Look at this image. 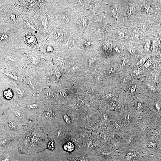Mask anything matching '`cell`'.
Masks as SVG:
<instances>
[{"instance_id": "obj_1", "label": "cell", "mask_w": 161, "mask_h": 161, "mask_svg": "<svg viewBox=\"0 0 161 161\" xmlns=\"http://www.w3.org/2000/svg\"><path fill=\"white\" fill-rule=\"evenodd\" d=\"M49 140L47 134L37 123L29 120L23 126L18 148L22 153L40 152L47 148Z\"/></svg>"}, {"instance_id": "obj_2", "label": "cell", "mask_w": 161, "mask_h": 161, "mask_svg": "<svg viewBox=\"0 0 161 161\" xmlns=\"http://www.w3.org/2000/svg\"><path fill=\"white\" fill-rule=\"evenodd\" d=\"M145 138L143 131L138 125L126 132L121 140L117 150L129 149L138 151L140 142Z\"/></svg>"}, {"instance_id": "obj_3", "label": "cell", "mask_w": 161, "mask_h": 161, "mask_svg": "<svg viewBox=\"0 0 161 161\" xmlns=\"http://www.w3.org/2000/svg\"><path fill=\"white\" fill-rule=\"evenodd\" d=\"M47 134L60 122V116L52 108L46 106L34 121Z\"/></svg>"}, {"instance_id": "obj_4", "label": "cell", "mask_w": 161, "mask_h": 161, "mask_svg": "<svg viewBox=\"0 0 161 161\" xmlns=\"http://www.w3.org/2000/svg\"><path fill=\"white\" fill-rule=\"evenodd\" d=\"M0 132L19 138L22 131L23 125L12 112L11 114L1 117Z\"/></svg>"}, {"instance_id": "obj_5", "label": "cell", "mask_w": 161, "mask_h": 161, "mask_svg": "<svg viewBox=\"0 0 161 161\" xmlns=\"http://www.w3.org/2000/svg\"><path fill=\"white\" fill-rule=\"evenodd\" d=\"M138 151L146 156L156 155L161 152V134H154L145 139L140 143Z\"/></svg>"}, {"instance_id": "obj_6", "label": "cell", "mask_w": 161, "mask_h": 161, "mask_svg": "<svg viewBox=\"0 0 161 161\" xmlns=\"http://www.w3.org/2000/svg\"><path fill=\"white\" fill-rule=\"evenodd\" d=\"M49 140L52 139L56 147L61 146L69 140H72L73 134L69 130L64 126L59 123L47 134Z\"/></svg>"}, {"instance_id": "obj_7", "label": "cell", "mask_w": 161, "mask_h": 161, "mask_svg": "<svg viewBox=\"0 0 161 161\" xmlns=\"http://www.w3.org/2000/svg\"><path fill=\"white\" fill-rule=\"evenodd\" d=\"M118 151L110 145L101 147L92 154V161H112Z\"/></svg>"}, {"instance_id": "obj_8", "label": "cell", "mask_w": 161, "mask_h": 161, "mask_svg": "<svg viewBox=\"0 0 161 161\" xmlns=\"http://www.w3.org/2000/svg\"><path fill=\"white\" fill-rule=\"evenodd\" d=\"M145 156L142 152L133 149H124L118 151L115 158L119 161H143Z\"/></svg>"}, {"instance_id": "obj_9", "label": "cell", "mask_w": 161, "mask_h": 161, "mask_svg": "<svg viewBox=\"0 0 161 161\" xmlns=\"http://www.w3.org/2000/svg\"><path fill=\"white\" fill-rule=\"evenodd\" d=\"M0 152L12 151L18 148L19 138L0 132Z\"/></svg>"}, {"instance_id": "obj_10", "label": "cell", "mask_w": 161, "mask_h": 161, "mask_svg": "<svg viewBox=\"0 0 161 161\" xmlns=\"http://www.w3.org/2000/svg\"><path fill=\"white\" fill-rule=\"evenodd\" d=\"M108 124V129L110 131H109L113 135L123 137L128 131L121 120H117Z\"/></svg>"}, {"instance_id": "obj_11", "label": "cell", "mask_w": 161, "mask_h": 161, "mask_svg": "<svg viewBox=\"0 0 161 161\" xmlns=\"http://www.w3.org/2000/svg\"><path fill=\"white\" fill-rule=\"evenodd\" d=\"M10 110L23 126L29 120L22 109L12 106Z\"/></svg>"}, {"instance_id": "obj_12", "label": "cell", "mask_w": 161, "mask_h": 161, "mask_svg": "<svg viewBox=\"0 0 161 161\" xmlns=\"http://www.w3.org/2000/svg\"><path fill=\"white\" fill-rule=\"evenodd\" d=\"M24 39L26 43L29 46H33L37 44L35 36L31 33L27 34L25 36Z\"/></svg>"}, {"instance_id": "obj_13", "label": "cell", "mask_w": 161, "mask_h": 161, "mask_svg": "<svg viewBox=\"0 0 161 161\" xmlns=\"http://www.w3.org/2000/svg\"><path fill=\"white\" fill-rule=\"evenodd\" d=\"M64 149L69 152H72L75 149V145L71 140H69L63 145Z\"/></svg>"}, {"instance_id": "obj_14", "label": "cell", "mask_w": 161, "mask_h": 161, "mask_svg": "<svg viewBox=\"0 0 161 161\" xmlns=\"http://www.w3.org/2000/svg\"><path fill=\"white\" fill-rule=\"evenodd\" d=\"M11 151L0 152V161H11L10 153Z\"/></svg>"}, {"instance_id": "obj_15", "label": "cell", "mask_w": 161, "mask_h": 161, "mask_svg": "<svg viewBox=\"0 0 161 161\" xmlns=\"http://www.w3.org/2000/svg\"><path fill=\"white\" fill-rule=\"evenodd\" d=\"M3 95L6 99H11L13 96V92L11 89H7L4 92Z\"/></svg>"}, {"instance_id": "obj_16", "label": "cell", "mask_w": 161, "mask_h": 161, "mask_svg": "<svg viewBox=\"0 0 161 161\" xmlns=\"http://www.w3.org/2000/svg\"><path fill=\"white\" fill-rule=\"evenodd\" d=\"M143 161H160V160L155 155L151 154L145 156Z\"/></svg>"}, {"instance_id": "obj_17", "label": "cell", "mask_w": 161, "mask_h": 161, "mask_svg": "<svg viewBox=\"0 0 161 161\" xmlns=\"http://www.w3.org/2000/svg\"><path fill=\"white\" fill-rule=\"evenodd\" d=\"M56 147V144L54 141L52 139L49 140L47 144V148L49 150L53 151Z\"/></svg>"}, {"instance_id": "obj_18", "label": "cell", "mask_w": 161, "mask_h": 161, "mask_svg": "<svg viewBox=\"0 0 161 161\" xmlns=\"http://www.w3.org/2000/svg\"><path fill=\"white\" fill-rule=\"evenodd\" d=\"M110 13L112 16L115 18H117V8L113 6L111 9Z\"/></svg>"}, {"instance_id": "obj_19", "label": "cell", "mask_w": 161, "mask_h": 161, "mask_svg": "<svg viewBox=\"0 0 161 161\" xmlns=\"http://www.w3.org/2000/svg\"><path fill=\"white\" fill-rule=\"evenodd\" d=\"M81 25L84 28L86 27L88 24V20L85 17H83L82 18L80 21Z\"/></svg>"}, {"instance_id": "obj_20", "label": "cell", "mask_w": 161, "mask_h": 161, "mask_svg": "<svg viewBox=\"0 0 161 161\" xmlns=\"http://www.w3.org/2000/svg\"><path fill=\"white\" fill-rule=\"evenodd\" d=\"M154 106L157 111L159 112L161 109V106L160 104L157 101H155L154 103Z\"/></svg>"}, {"instance_id": "obj_21", "label": "cell", "mask_w": 161, "mask_h": 161, "mask_svg": "<svg viewBox=\"0 0 161 161\" xmlns=\"http://www.w3.org/2000/svg\"><path fill=\"white\" fill-rule=\"evenodd\" d=\"M109 108L112 110L116 111H118V109L116 104L114 102H112L109 105Z\"/></svg>"}, {"instance_id": "obj_22", "label": "cell", "mask_w": 161, "mask_h": 161, "mask_svg": "<svg viewBox=\"0 0 161 161\" xmlns=\"http://www.w3.org/2000/svg\"><path fill=\"white\" fill-rule=\"evenodd\" d=\"M5 74L9 77L14 80H17L18 79V77L16 75L10 73H6Z\"/></svg>"}, {"instance_id": "obj_23", "label": "cell", "mask_w": 161, "mask_h": 161, "mask_svg": "<svg viewBox=\"0 0 161 161\" xmlns=\"http://www.w3.org/2000/svg\"><path fill=\"white\" fill-rule=\"evenodd\" d=\"M134 10L132 7H130L128 8L127 14L129 16H132L133 14Z\"/></svg>"}, {"instance_id": "obj_24", "label": "cell", "mask_w": 161, "mask_h": 161, "mask_svg": "<svg viewBox=\"0 0 161 161\" xmlns=\"http://www.w3.org/2000/svg\"><path fill=\"white\" fill-rule=\"evenodd\" d=\"M132 75L135 78H138L140 76V73L139 71L136 69L134 70L132 72Z\"/></svg>"}, {"instance_id": "obj_25", "label": "cell", "mask_w": 161, "mask_h": 161, "mask_svg": "<svg viewBox=\"0 0 161 161\" xmlns=\"http://www.w3.org/2000/svg\"><path fill=\"white\" fill-rule=\"evenodd\" d=\"M151 65V62L150 58L148 59L144 64V66L147 68Z\"/></svg>"}, {"instance_id": "obj_26", "label": "cell", "mask_w": 161, "mask_h": 161, "mask_svg": "<svg viewBox=\"0 0 161 161\" xmlns=\"http://www.w3.org/2000/svg\"><path fill=\"white\" fill-rule=\"evenodd\" d=\"M148 59V58H144L141 59L137 63V64L139 65H142Z\"/></svg>"}, {"instance_id": "obj_27", "label": "cell", "mask_w": 161, "mask_h": 161, "mask_svg": "<svg viewBox=\"0 0 161 161\" xmlns=\"http://www.w3.org/2000/svg\"><path fill=\"white\" fill-rule=\"evenodd\" d=\"M127 59L124 57L123 58L121 64V66L124 67L126 66L127 63Z\"/></svg>"}, {"instance_id": "obj_28", "label": "cell", "mask_w": 161, "mask_h": 161, "mask_svg": "<svg viewBox=\"0 0 161 161\" xmlns=\"http://www.w3.org/2000/svg\"><path fill=\"white\" fill-rule=\"evenodd\" d=\"M53 47L50 45H48L46 47V50L48 52H51L53 50Z\"/></svg>"}, {"instance_id": "obj_29", "label": "cell", "mask_w": 161, "mask_h": 161, "mask_svg": "<svg viewBox=\"0 0 161 161\" xmlns=\"http://www.w3.org/2000/svg\"><path fill=\"white\" fill-rule=\"evenodd\" d=\"M118 35L120 37L124 38H126L127 37L122 32H119L118 33Z\"/></svg>"}, {"instance_id": "obj_30", "label": "cell", "mask_w": 161, "mask_h": 161, "mask_svg": "<svg viewBox=\"0 0 161 161\" xmlns=\"http://www.w3.org/2000/svg\"><path fill=\"white\" fill-rule=\"evenodd\" d=\"M122 82L123 84H127L129 83V80L126 78H123L122 79Z\"/></svg>"}, {"instance_id": "obj_31", "label": "cell", "mask_w": 161, "mask_h": 161, "mask_svg": "<svg viewBox=\"0 0 161 161\" xmlns=\"http://www.w3.org/2000/svg\"><path fill=\"white\" fill-rule=\"evenodd\" d=\"M103 118L105 121H107L109 120V117L106 114H103Z\"/></svg>"}, {"instance_id": "obj_32", "label": "cell", "mask_w": 161, "mask_h": 161, "mask_svg": "<svg viewBox=\"0 0 161 161\" xmlns=\"http://www.w3.org/2000/svg\"><path fill=\"white\" fill-rule=\"evenodd\" d=\"M136 85L134 84L133 86H132L131 88V93H133L136 90Z\"/></svg>"}, {"instance_id": "obj_33", "label": "cell", "mask_w": 161, "mask_h": 161, "mask_svg": "<svg viewBox=\"0 0 161 161\" xmlns=\"http://www.w3.org/2000/svg\"><path fill=\"white\" fill-rule=\"evenodd\" d=\"M17 92L18 95L20 96L22 95L23 94V91L20 89L17 90Z\"/></svg>"}, {"instance_id": "obj_34", "label": "cell", "mask_w": 161, "mask_h": 161, "mask_svg": "<svg viewBox=\"0 0 161 161\" xmlns=\"http://www.w3.org/2000/svg\"><path fill=\"white\" fill-rule=\"evenodd\" d=\"M10 17L11 20L13 21H14L16 19V16L14 14H11L10 16Z\"/></svg>"}, {"instance_id": "obj_35", "label": "cell", "mask_w": 161, "mask_h": 161, "mask_svg": "<svg viewBox=\"0 0 161 161\" xmlns=\"http://www.w3.org/2000/svg\"><path fill=\"white\" fill-rule=\"evenodd\" d=\"M155 156L158 158L160 161H161V152Z\"/></svg>"}, {"instance_id": "obj_36", "label": "cell", "mask_w": 161, "mask_h": 161, "mask_svg": "<svg viewBox=\"0 0 161 161\" xmlns=\"http://www.w3.org/2000/svg\"><path fill=\"white\" fill-rule=\"evenodd\" d=\"M95 58L94 57L91 58L89 61V64H90L92 63L95 60Z\"/></svg>"}, {"instance_id": "obj_37", "label": "cell", "mask_w": 161, "mask_h": 161, "mask_svg": "<svg viewBox=\"0 0 161 161\" xmlns=\"http://www.w3.org/2000/svg\"><path fill=\"white\" fill-rule=\"evenodd\" d=\"M141 102H139L138 103L137 106V108L138 109H139L141 108Z\"/></svg>"}, {"instance_id": "obj_38", "label": "cell", "mask_w": 161, "mask_h": 161, "mask_svg": "<svg viewBox=\"0 0 161 161\" xmlns=\"http://www.w3.org/2000/svg\"><path fill=\"white\" fill-rule=\"evenodd\" d=\"M114 49L118 53H119L120 52V50L119 49V48H117V47H115Z\"/></svg>"}, {"instance_id": "obj_39", "label": "cell", "mask_w": 161, "mask_h": 161, "mask_svg": "<svg viewBox=\"0 0 161 161\" xmlns=\"http://www.w3.org/2000/svg\"><path fill=\"white\" fill-rule=\"evenodd\" d=\"M85 44V46H88L90 45L91 44V43L90 41H87Z\"/></svg>"}, {"instance_id": "obj_40", "label": "cell", "mask_w": 161, "mask_h": 161, "mask_svg": "<svg viewBox=\"0 0 161 161\" xmlns=\"http://www.w3.org/2000/svg\"><path fill=\"white\" fill-rule=\"evenodd\" d=\"M112 96V94H109L105 95V97H111Z\"/></svg>"}, {"instance_id": "obj_41", "label": "cell", "mask_w": 161, "mask_h": 161, "mask_svg": "<svg viewBox=\"0 0 161 161\" xmlns=\"http://www.w3.org/2000/svg\"><path fill=\"white\" fill-rule=\"evenodd\" d=\"M160 134H161V123H160Z\"/></svg>"}, {"instance_id": "obj_42", "label": "cell", "mask_w": 161, "mask_h": 161, "mask_svg": "<svg viewBox=\"0 0 161 161\" xmlns=\"http://www.w3.org/2000/svg\"><path fill=\"white\" fill-rule=\"evenodd\" d=\"M67 161H72L70 158Z\"/></svg>"}]
</instances>
